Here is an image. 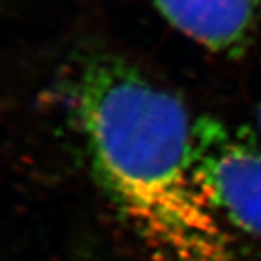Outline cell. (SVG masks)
Segmentation results:
<instances>
[{"instance_id": "6da1fadb", "label": "cell", "mask_w": 261, "mask_h": 261, "mask_svg": "<svg viewBox=\"0 0 261 261\" xmlns=\"http://www.w3.org/2000/svg\"><path fill=\"white\" fill-rule=\"evenodd\" d=\"M67 94L96 180L148 260L231 261L185 105L112 56L77 64Z\"/></svg>"}, {"instance_id": "7a4b0ae2", "label": "cell", "mask_w": 261, "mask_h": 261, "mask_svg": "<svg viewBox=\"0 0 261 261\" xmlns=\"http://www.w3.org/2000/svg\"><path fill=\"white\" fill-rule=\"evenodd\" d=\"M197 173L221 219L261 237V147L219 121H195Z\"/></svg>"}, {"instance_id": "3957f363", "label": "cell", "mask_w": 261, "mask_h": 261, "mask_svg": "<svg viewBox=\"0 0 261 261\" xmlns=\"http://www.w3.org/2000/svg\"><path fill=\"white\" fill-rule=\"evenodd\" d=\"M152 2L174 28L218 54H240L261 22V0Z\"/></svg>"}, {"instance_id": "277c9868", "label": "cell", "mask_w": 261, "mask_h": 261, "mask_svg": "<svg viewBox=\"0 0 261 261\" xmlns=\"http://www.w3.org/2000/svg\"><path fill=\"white\" fill-rule=\"evenodd\" d=\"M258 126H260V130H261V106H260V109H258Z\"/></svg>"}]
</instances>
